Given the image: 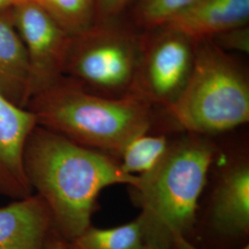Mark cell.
<instances>
[{
    "label": "cell",
    "instance_id": "obj_3",
    "mask_svg": "<svg viewBox=\"0 0 249 249\" xmlns=\"http://www.w3.org/2000/svg\"><path fill=\"white\" fill-rule=\"evenodd\" d=\"M215 157V148L192 134L170 146L151 172L133 187L142 207L145 245L170 249L185 239L196 220L199 196Z\"/></svg>",
    "mask_w": 249,
    "mask_h": 249
},
{
    "label": "cell",
    "instance_id": "obj_18",
    "mask_svg": "<svg viewBox=\"0 0 249 249\" xmlns=\"http://www.w3.org/2000/svg\"><path fill=\"white\" fill-rule=\"evenodd\" d=\"M135 0H96V23L118 19Z\"/></svg>",
    "mask_w": 249,
    "mask_h": 249
},
{
    "label": "cell",
    "instance_id": "obj_7",
    "mask_svg": "<svg viewBox=\"0 0 249 249\" xmlns=\"http://www.w3.org/2000/svg\"><path fill=\"white\" fill-rule=\"evenodd\" d=\"M10 13L26 50L31 100L64 77L71 36L34 0H20Z\"/></svg>",
    "mask_w": 249,
    "mask_h": 249
},
{
    "label": "cell",
    "instance_id": "obj_9",
    "mask_svg": "<svg viewBox=\"0 0 249 249\" xmlns=\"http://www.w3.org/2000/svg\"><path fill=\"white\" fill-rule=\"evenodd\" d=\"M53 231L51 213L38 195L0 208V249H45Z\"/></svg>",
    "mask_w": 249,
    "mask_h": 249
},
{
    "label": "cell",
    "instance_id": "obj_10",
    "mask_svg": "<svg viewBox=\"0 0 249 249\" xmlns=\"http://www.w3.org/2000/svg\"><path fill=\"white\" fill-rule=\"evenodd\" d=\"M249 0H196L164 26L196 43L249 25Z\"/></svg>",
    "mask_w": 249,
    "mask_h": 249
},
{
    "label": "cell",
    "instance_id": "obj_6",
    "mask_svg": "<svg viewBox=\"0 0 249 249\" xmlns=\"http://www.w3.org/2000/svg\"><path fill=\"white\" fill-rule=\"evenodd\" d=\"M151 31L153 35L144 36L134 92L151 105L168 108L187 85L195 60L196 43L168 27Z\"/></svg>",
    "mask_w": 249,
    "mask_h": 249
},
{
    "label": "cell",
    "instance_id": "obj_12",
    "mask_svg": "<svg viewBox=\"0 0 249 249\" xmlns=\"http://www.w3.org/2000/svg\"><path fill=\"white\" fill-rule=\"evenodd\" d=\"M0 93L22 108L30 101L26 50L10 9L0 13Z\"/></svg>",
    "mask_w": 249,
    "mask_h": 249
},
{
    "label": "cell",
    "instance_id": "obj_1",
    "mask_svg": "<svg viewBox=\"0 0 249 249\" xmlns=\"http://www.w3.org/2000/svg\"><path fill=\"white\" fill-rule=\"evenodd\" d=\"M27 180L47 205L56 233L70 243L90 226L103 189L114 185L136 187L140 177L124 173L103 151L82 146L37 124L23 153Z\"/></svg>",
    "mask_w": 249,
    "mask_h": 249
},
{
    "label": "cell",
    "instance_id": "obj_16",
    "mask_svg": "<svg viewBox=\"0 0 249 249\" xmlns=\"http://www.w3.org/2000/svg\"><path fill=\"white\" fill-rule=\"evenodd\" d=\"M196 0H136L134 22L148 31L166 25Z\"/></svg>",
    "mask_w": 249,
    "mask_h": 249
},
{
    "label": "cell",
    "instance_id": "obj_14",
    "mask_svg": "<svg viewBox=\"0 0 249 249\" xmlns=\"http://www.w3.org/2000/svg\"><path fill=\"white\" fill-rule=\"evenodd\" d=\"M169 148L164 136L140 135L124 146L119 156L122 171L131 176H142L154 169Z\"/></svg>",
    "mask_w": 249,
    "mask_h": 249
},
{
    "label": "cell",
    "instance_id": "obj_17",
    "mask_svg": "<svg viewBox=\"0 0 249 249\" xmlns=\"http://www.w3.org/2000/svg\"><path fill=\"white\" fill-rule=\"evenodd\" d=\"M211 40L213 41L216 45L223 50L229 49L238 51L241 53H249V25L238 27L223 32L222 34L214 36Z\"/></svg>",
    "mask_w": 249,
    "mask_h": 249
},
{
    "label": "cell",
    "instance_id": "obj_19",
    "mask_svg": "<svg viewBox=\"0 0 249 249\" xmlns=\"http://www.w3.org/2000/svg\"><path fill=\"white\" fill-rule=\"evenodd\" d=\"M45 249H69L68 243L61 238L56 231H53L51 237L47 242Z\"/></svg>",
    "mask_w": 249,
    "mask_h": 249
},
{
    "label": "cell",
    "instance_id": "obj_5",
    "mask_svg": "<svg viewBox=\"0 0 249 249\" xmlns=\"http://www.w3.org/2000/svg\"><path fill=\"white\" fill-rule=\"evenodd\" d=\"M143 45L144 36L117 19L97 22L71 36L64 76L89 91L123 97L134 92Z\"/></svg>",
    "mask_w": 249,
    "mask_h": 249
},
{
    "label": "cell",
    "instance_id": "obj_2",
    "mask_svg": "<svg viewBox=\"0 0 249 249\" xmlns=\"http://www.w3.org/2000/svg\"><path fill=\"white\" fill-rule=\"evenodd\" d=\"M27 108L37 124L82 146L118 155L134 138L148 133L152 123L151 104L138 93L107 97L65 76L32 97Z\"/></svg>",
    "mask_w": 249,
    "mask_h": 249
},
{
    "label": "cell",
    "instance_id": "obj_20",
    "mask_svg": "<svg viewBox=\"0 0 249 249\" xmlns=\"http://www.w3.org/2000/svg\"><path fill=\"white\" fill-rule=\"evenodd\" d=\"M20 0H0V13L12 9Z\"/></svg>",
    "mask_w": 249,
    "mask_h": 249
},
{
    "label": "cell",
    "instance_id": "obj_11",
    "mask_svg": "<svg viewBox=\"0 0 249 249\" xmlns=\"http://www.w3.org/2000/svg\"><path fill=\"white\" fill-rule=\"evenodd\" d=\"M212 223L223 234L245 235L249 230V166L246 160L224 171L214 192Z\"/></svg>",
    "mask_w": 249,
    "mask_h": 249
},
{
    "label": "cell",
    "instance_id": "obj_13",
    "mask_svg": "<svg viewBox=\"0 0 249 249\" xmlns=\"http://www.w3.org/2000/svg\"><path fill=\"white\" fill-rule=\"evenodd\" d=\"M69 249H144L145 237L140 217L130 223L100 229L89 226L74 240Z\"/></svg>",
    "mask_w": 249,
    "mask_h": 249
},
{
    "label": "cell",
    "instance_id": "obj_8",
    "mask_svg": "<svg viewBox=\"0 0 249 249\" xmlns=\"http://www.w3.org/2000/svg\"><path fill=\"white\" fill-rule=\"evenodd\" d=\"M37 125L35 115L0 93V194L19 199L33 195L27 180L23 153Z\"/></svg>",
    "mask_w": 249,
    "mask_h": 249
},
{
    "label": "cell",
    "instance_id": "obj_21",
    "mask_svg": "<svg viewBox=\"0 0 249 249\" xmlns=\"http://www.w3.org/2000/svg\"><path fill=\"white\" fill-rule=\"evenodd\" d=\"M144 249H169L167 248H162V247H157V246H150V245H145Z\"/></svg>",
    "mask_w": 249,
    "mask_h": 249
},
{
    "label": "cell",
    "instance_id": "obj_4",
    "mask_svg": "<svg viewBox=\"0 0 249 249\" xmlns=\"http://www.w3.org/2000/svg\"><path fill=\"white\" fill-rule=\"evenodd\" d=\"M186 87L166 108L181 127L196 135L223 133L249 121V81L245 71L212 41L196 42Z\"/></svg>",
    "mask_w": 249,
    "mask_h": 249
},
{
    "label": "cell",
    "instance_id": "obj_15",
    "mask_svg": "<svg viewBox=\"0 0 249 249\" xmlns=\"http://www.w3.org/2000/svg\"><path fill=\"white\" fill-rule=\"evenodd\" d=\"M70 36L80 35L96 23V0H34Z\"/></svg>",
    "mask_w": 249,
    "mask_h": 249
}]
</instances>
